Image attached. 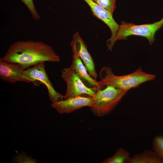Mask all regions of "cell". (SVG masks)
Listing matches in <instances>:
<instances>
[{"mask_svg":"<svg viewBox=\"0 0 163 163\" xmlns=\"http://www.w3.org/2000/svg\"><path fill=\"white\" fill-rule=\"evenodd\" d=\"M1 58L5 61L18 64L24 70L41 62H58L60 59L51 46L32 40L13 43Z\"/></svg>","mask_w":163,"mask_h":163,"instance_id":"6da1fadb","label":"cell"},{"mask_svg":"<svg viewBox=\"0 0 163 163\" xmlns=\"http://www.w3.org/2000/svg\"><path fill=\"white\" fill-rule=\"evenodd\" d=\"M99 77L101 79L98 82L101 85L128 91L144 82L153 80L155 76L144 72L140 67L131 74L117 76L113 73L110 67L104 66L100 71Z\"/></svg>","mask_w":163,"mask_h":163,"instance_id":"7a4b0ae2","label":"cell"},{"mask_svg":"<svg viewBox=\"0 0 163 163\" xmlns=\"http://www.w3.org/2000/svg\"><path fill=\"white\" fill-rule=\"evenodd\" d=\"M128 90L107 86L97 91L89 107L96 116L101 117L110 113L120 101Z\"/></svg>","mask_w":163,"mask_h":163,"instance_id":"3957f363","label":"cell"},{"mask_svg":"<svg viewBox=\"0 0 163 163\" xmlns=\"http://www.w3.org/2000/svg\"><path fill=\"white\" fill-rule=\"evenodd\" d=\"M44 62L29 67L23 71V76L27 83L32 82L35 86L43 84L48 91L49 99L52 103L64 99V96L57 92L53 87L46 71Z\"/></svg>","mask_w":163,"mask_h":163,"instance_id":"277c9868","label":"cell"},{"mask_svg":"<svg viewBox=\"0 0 163 163\" xmlns=\"http://www.w3.org/2000/svg\"><path fill=\"white\" fill-rule=\"evenodd\" d=\"M163 25V18L152 24L135 25L133 23L122 21L119 25L116 41L126 40L131 35H137L145 37L151 45L155 40L156 32Z\"/></svg>","mask_w":163,"mask_h":163,"instance_id":"5b68a950","label":"cell"},{"mask_svg":"<svg viewBox=\"0 0 163 163\" xmlns=\"http://www.w3.org/2000/svg\"><path fill=\"white\" fill-rule=\"evenodd\" d=\"M61 76L66 84L64 100L77 96L93 97L95 95L97 91L87 87L70 67L62 69Z\"/></svg>","mask_w":163,"mask_h":163,"instance_id":"8992f818","label":"cell"},{"mask_svg":"<svg viewBox=\"0 0 163 163\" xmlns=\"http://www.w3.org/2000/svg\"><path fill=\"white\" fill-rule=\"evenodd\" d=\"M90 7L94 15L105 23L111 32L110 37L107 40V45L108 50L112 51L116 42L119 25L115 21L113 14L107 10L99 5L93 0H83Z\"/></svg>","mask_w":163,"mask_h":163,"instance_id":"52a82bcc","label":"cell"},{"mask_svg":"<svg viewBox=\"0 0 163 163\" xmlns=\"http://www.w3.org/2000/svg\"><path fill=\"white\" fill-rule=\"evenodd\" d=\"M70 45L72 50L76 52L79 56L89 74L96 80L98 75L95 70L94 60L78 32H76L73 35Z\"/></svg>","mask_w":163,"mask_h":163,"instance_id":"ba28073f","label":"cell"},{"mask_svg":"<svg viewBox=\"0 0 163 163\" xmlns=\"http://www.w3.org/2000/svg\"><path fill=\"white\" fill-rule=\"evenodd\" d=\"M93 98L77 96L51 103V106L59 114L69 113L83 107H90L93 104Z\"/></svg>","mask_w":163,"mask_h":163,"instance_id":"9c48e42d","label":"cell"},{"mask_svg":"<svg viewBox=\"0 0 163 163\" xmlns=\"http://www.w3.org/2000/svg\"><path fill=\"white\" fill-rule=\"evenodd\" d=\"M72 52V60L70 67L72 68L83 84L87 88L97 91L104 89L106 86L100 84L89 74L85 66L78 53Z\"/></svg>","mask_w":163,"mask_h":163,"instance_id":"30bf717a","label":"cell"},{"mask_svg":"<svg viewBox=\"0 0 163 163\" xmlns=\"http://www.w3.org/2000/svg\"><path fill=\"white\" fill-rule=\"evenodd\" d=\"M24 70L18 64L8 62L0 59V78L11 84L17 82L27 83L23 76Z\"/></svg>","mask_w":163,"mask_h":163,"instance_id":"8fae6325","label":"cell"},{"mask_svg":"<svg viewBox=\"0 0 163 163\" xmlns=\"http://www.w3.org/2000/svg\"><path fill=\"white\" fill-rule=\"evenodd\" d=\"M128 163H162L158 155L153 151L146 150L130 158Z\"/></svg>","mask_w":163,"mask_h":163,"instance_id":"7c38bea8","label":"cell"},{"mask_svg":"<svg viewBox=\"0 0 163 163\" xmlns=\"http://www.w3.org/2000/svg\"><path fill=\"white\" fill-rule=\"evenodd\" d=\"M130 157L129 153L126 150L119 148L112 156L104 160L103 163H128Z\"/></svg>","mask_w":163,"mask_h":163,"instance_id":"4fadbf2b","label":"cell"},{"mask_svg":"<svg viewBox=\"0 0 163 163\" xmlns=\"http://www.w3.org/2000/svg\"><path fill=\"white\" fill-rule=\"evenodd\" d=\"M152 145L153 151L158 155L163 163V136H155L153 139Z\"/></svg>","mask_w":163,"mask_h":163,"instance_id":"5bb4252c","label":"cell"},{"mask_svg":"<svg viewBox=\"0 0 163 163\" xmlns=\"http://www.w3.org/2000/svg\"><path fill=\"white\" fill-rule=\"evenodd\" d=\"M12 162L15 163H37L36 159L30 156L27 155L24 152L21 153L18 152L17 155L14 157Z\"/></svg>","mask_w":163,"mask_h":163,"instance_id":"9a60e30c","label":"cell"},{"mask_svg":"<svg viewBox=\"0 0 163 163\" xmlns=\"http://www.w3.org/2000/svg\"><path fill=\"white\" fill-rule=\"evenodd\" d=\"M113 14L116 8L117 0H93Z\"/></svg>","mask_w":163,"mask_h":163,"instance_id":"2e32d148","label":"cell"},{"mask_svg":"<svg viewBox=\"0 0 163 163\" xmlns=\"http://www.w3.org/2000/svg\"><path fill=\"white\" fill-rule=\"evenodd\" d=\"M21 0L29 10L33 18L36 20H39L40 18V16L37 11L33 0Z\"/></svg>","mask_w":163,"mask_h":163,"instance_id":"e0dca14e","label":"cell"}]
</instances>
